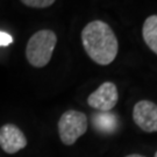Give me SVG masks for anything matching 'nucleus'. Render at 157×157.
Returning a JSON list of instances; mask_svg holds the SVG:
<instances>
[{
    "label": "nucleus",
    "mask_w": 157,
    "mask_h": 157,
    "mask_svg": "<svg viewBox=\"0 0 157 157\" xmlns=\"http://www.w3.org/2000/svg\"><path fill=\"white\" fill-rule=\"evenodd\" d=\"M154 157H157V151H156V154H155V156H154Z\"/></svg>",
    "instance_id": "obj_12"
},
{
    "label": "nucleus",
    "mask_w": 157,
    "mask_h": 157,
    "mask_svg": "<svg viewBox=\"0 0 157 157\" xmlns=\"http://www.w3.org/2000/svg\"><path fill=\"white\" fill-rule=\"evenodd\" d=\"M142 36L148 48L157 55V14L146 19L142 27Z\"/></svg>",
    "instance_id": "obj_7"
},
{
    "label": "nucleus",
    "mask_w": 157,
    "mask_h": 157,
    "mask_svg": "<svg viewBox=\"0 0 157 157\" xmlns=\"http://www.w3.org/2000/svg\"><path fill=\"white\" fill-rule=\"evenodd\" d=\"M23 5L32 8H47L50 7L56 0H20Z\"/></svg>",
    "instance_id": "obj_9"
},
{
    "label": "nucleus",
    "mask_w": 157,
    "mask_h": 157,
    "mask_svg": "<svg viewBox=\"0 0 157 157\" xmlns=\"http://www.w3.org/2000/svg\"><path fill=\"white\" fill-rule=\"evenodd\" d=\"M26 146L27 139L17 126L6 124L0 128V147L6 154H17Z\"/></svg>",
    "instance_id": "obj_6"
},
{
    "label": "nucleus",
    "mask_w": 157,
    "mask_h": 157,
    "mask_svg": "<svg viewBox=\"0 0 157 157\" xmlns=\"http://www.w3.org/2000/svg\"><path fill=\"white\" fill-rule=\"evenodd\" d=\"M13 42V37L5 32H0V47H7Z\"/></svg>",
    "instance_id": "obj_10"
},
{
    "label": "nucleus",
    "mask_w": 157,
    "mask_h": 157,
    "mask_svg": "<svg viewBox=\"0 0 157 157\" xmlns=\"http://www.w3.org/2000/svg\"><path fill=\"white\" fill-rule=\"evenodd\" d=\"M126 157H144V156L139 155V154H132V155H128V156H126Z\"/></svg>",
    "instance_id": "obj_11"
},
{
    "label": "nucleus",
    "mask_w": 157,
    "mask_h": 157,
    "mask_svg": "<svg viewBox=\"0 0 157 157\" xmlns=\"http://www.w3.org/2000/svg\"><path fill=\"white\" fill-rule=\"evenodd\" d=\"M82 43L91 59L99 65H108L118 55L119 43L112 28L104 21L94 20L82 30Z\"/></svg>",
    "instance_id": "obj_1"
},
{
    "label": "nucleus",
    "mask_w": 157,
    "mask_h": 157,
    "mask_svg": "<svg viewBox=\"0 0 157 157\" xmlns=\"http://www.w3.org/2000/svg\"><path fill=\"white\" fill-rule=\"evenodd\" d=\"M119 93L117 85L112 82H105L87 98L89 106L100 112H109L118 104Z\"/></svg>",
    "instance_id": "obj_4"
},
{
    "label": "nucleus",
    "mask_w": 157,
    "mask_h": 157,
    "mask_svg": "<svg viewBox=\"0 0 157 157\" xmlns=\"http://www.w3.org/2000/svg\"><path fill=\"white\" fill-rule=\"evenodd\" d=\"M133 120L143 132H157V105L150 100H140L133 108Z\"/></svg>",
    "instance_id": "obj_5"
},
{
    "label": "nucleus",
    "mask_w": 157,
    "mask_h": 157,
    "mask_svg": "<svg viewBox=\"0 0 157 157\" xmlns=\"http://www.w3.org/2000/svg\"><path fill=\"white\" fill-rule=\"evenodd\" d=\"M57 43V36L50 29L33 34L26 47V57L34 67H43L50 62Z\"/></svg>",
    "instance_id": "obj_2"
},
{
    "label": "nucleus",
    "mask_w": 157,
    "mask_h": 157,
    "mask_svg": "<svg viewBox=\"0 0 157 157\" xmlns=\"http://www.w3.org/2000/svg\"><path fill=\"white\" fill-rule=\"evenodd\" d=\"M93 124L101 133H112L118 126V120L113 113L100 112L93 115Z\"/></svg>",
    "instance_id": "obj_8"
},
{
    "label": "nucleus",
    "mask_w": 157,
    "mask_h": 157,
    "mask_svg": "<svg viewBox=\"0 0 157 157\" xmlns=\"http://www.w3.org/2000/svg\"><path fill=\"white\" fill-rule=\"evenodd\" d=\"M87 130V117L83 112L69 109L58 120V134L63 144L72 146Z\"/></svg>",
    "instance_id": "obj_3"
}]
</instances>
